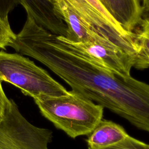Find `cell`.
<instances>
[{"instance_id":"cell-1","label":"cell","mask_w":149,"mask_h":149,"mask_svg":"<svg viewBox=\"0 0 149 149\" xmlns=\"http://www.w3.org/2000/svg\"><path fill=\"white\" fill-rule=\"evenodd\" d=\"M17 53L32 57L65 81L72 90L107 108L149 133V84L99 67L55 35L27 20L12 44Z\"/></svg>"},{"instance_id":"cell-2","label":"cell","mask_w":149,"mask_h":149,"mask_svg":"<svg viewBox=\"0 0 149 149\" xmlns=\"http://www.w3.org/2000/svg\"><path fill=\"white\" fill-rule=\"evenodd\" d=\"M34 101L44 117L72 139L88 135L103 116L102 106L73 90Z\"/></svg>"},{"instance_id":"cell-3","label":"cell","mask_w":149,"mask_h":149,"mask_svg":"<svg viewBox=\"0 0 149 149\" xmlns=\"http://www.w3.org/2000/svg\"><path fill=\"white\" fill-rule=\"evenodd\" d=\"M0 80L13 84L34 100L60 97L69 92L29 58L3 51H0Z\"/></svg>"},{"instance_id":"cell-4","label":"cell","mask_w":149,"mask_h":149,"mask_svg":"<svg viewBox=\"0 0 149 149\" xmlns=\"http://www.w3.org/2000/svg\"><path fill=\"white\" fill-rule=\"evenodd\" d=\"M53 132L30 123L10 99L0 122V149H49Z\"/></svg>"},{"instance_id":"cell-5","label":"cell","mask_w":149,"mask_h":149,"mask_svg":"<svg viewBox=\"0 0 149 149\" xmlns=\"http://www.w3.org/2000/svg\"><path fill=\"white\" fill-rule=\"evenodd\" d=\"M58 37L74 52L102 68L124 76H130V70L133 67L137 69L138 58L122 51L98 43L76 42L63 36Z\"/></svg>"},{"instance_id":"cell-6","label":"cell","mask_w":149,"mask_h":149,"mask_svg":"<svg viewBox=\"0 0 149 149\" xmlns=\"http://www.w3.org/2000/svg\"><path fill=\"white\" fill-rule=\"evenodd\" d=\"M52 3L55 10L62 17L67 26V35L65 37L66 38L76 42L98 43L120 50L88 26L63 0H55Z\"/></svg>"},{"instance_id":"cell-7","label":"cell","mask_w":149,"mask_h":149,"mask_svg":"<svg viewBox=\"0 0 149 149\" xmlns=\"http://www.w3.org/2000/svg\"><path fill=\"white\" fill-rule=\"evenodd\" d=\"M19 1L26 10L27 15L32 18L38 25L55 35L66 36L67 26L50 0Z\"/></svg>"},{"instance_id":"cell-8","label":"cell","mask_w":149,"mask_h":149,"mask_svg":"<svg viewBox=\"0 0 149 149\" xmlns=\"http://www.w3.org/2000/svg\"><path fill=\"white\" fill-rule=\"evenodd\" d=\"M109 15L126 31L133 30L142 20L143 9L140 0H99Z\"/></svg>"},{"instance_id":"cell-9","label":"cell","mask_w":149,"mask_h":149,"mask_svg":"<svg viewBox=\"0 0 149 149\" xmlns=\"http://www.w3.org/2000/svg\"><path fill=\"white\" fill-rule=\"evenodd\" d=\"M129 134L120 125L107 119H101L87 135L88 148L101 149L113 146L125 140Z\"/></svg>"},{"instance_id":"cell-10","label":"cell","mask_w":149,"mask_h":149,"mask_svg":"<svg viewBox=\"0 0 149 149\" xmlns=\"http://www.w3.org/2000/svg\"><path fill=\"white\" fill-rule=\"evenodd\" d=\"M139 31L135 33L140 48L139 69L149 67V18L142 19Z\"/></svg>"},{"instance_id":"cell-11","label":"cell","mask_w":149,"mask_h":149,"mask_svg":"<svg viewBox=\"0 0 149 149\" xmlns=\"http://www.w3.org/2000/svg\"><path fill=\"white\" fill-rule=\"evenodd\" d=\"M88 2L93 8H94L96 10H97L100 13H101L110 23H111L116 30L123 36L129 37L136 38L135 33H128L119 24H118L114 19L109 15L107 11L105 9L103 6L101 5L99 0H85Z\"/></svg>"},{"instance_id":"cell-12","label":"cell","mask_w":149,"mask_h":149,"mask_svg":"<svg viewBox=\"0 0 149 149\" xmlns=\"http://www.w3.org/2000/svg\"><path fill=\"white\" fill-rule=\"evenodd\" d=\"M16 38V34L11 29L9 22L5 21L0 16V48L5 49Z\"/></svg>"},{"instance_id":"cell-13","label":"cell","mask_w":149,"mask_h":149,"mask_svg":"<svg viewBox=\"0 0 149 149\" xmlns=\"http://www.w3.org/2000/svg\"><path fill=\"white\" fill-rule=\"evenodd\" d=\"M101 149H149V144L129 135L123 141L113 146Z\"/></svg>"},{"instance_id":"cell-14","label":"cell","mask_w":149,"mask_h":149,"mask_svg":"<svg viewBox=\"0 0 149 149\" xmlns=\"http://www.w3.org/2000/svg\"><path fill=\"white\" fill-rule=\"evenodd\" d=\"M19 4V0H0V16L5 21L9 22V14Z\"/></svg>"},{"instance_id":"cell-15","label":"cell","mask_w":149,"mask_h":149,"mask_svg":"<svg viewBox=\"0 0 149 149\" xmlns=\"http://www.w3.org/2000/svg\"><path fill=\"white\" fill-rule=\"evenodd\" d=\"M10 99L6 95L1 84L0 80V122L3 119L5 111L10 104Z\"/></svg>"},{"instance_id":"cell-16","label":"cell","mask_w":149,"mask_h":149,"mask_svg":"<svg viewBox=\"0 0 149 149\" xmlns=\"http://www.w3.org/2000/svg\"><path fill=\"white\" fill-rule=\"evenodd\" d=\"M143 10L149 11V0H140Z\"/></svg>"},{"instance_id":"cell-17","label":"cell","mask_w":149,"mask_h":149,"mask_svg":"<svg viewBox=\"0 0 149 149\" xmlns=\"http://www.w3.org/2000/svg\"></svg>"}]
</instances>
